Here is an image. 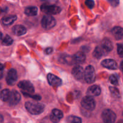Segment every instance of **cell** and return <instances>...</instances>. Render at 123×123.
<instances>
[{"label": "cell", "instance_id": "cell-29", "mask_svg": "<svg viewBox=\"0 0 123 123\" xmlns=\"http://www.w3.org/2000/svg\"><path fill=\"white\" fill-rule=\"evenodd\" d=\"M108 1L113 7H117V6H118L119 3H120L119 0H108Z\"/></svg>", "mask_w": 123, "mask_h": 123}, {"label": "cell", "instance_id": "cell-24", "mask_svg": "<svg viewBox=\"0 0 123 123\" xmlns=\"http://www.w3.org/2000/svg\"><path fill=\"white\" fill-rule=\"evenodd\" d=\"M109 89H110L112 95L114 96V97H120V92H119L117 88L115 87H112V86H110L109 87Z\"/></svg>", "mask_w": 123, "mask_h": 123}, {"label": "cell", "instance_id": "cell-22", "mask_svg": "<svg viewBox=\"0 0 123 123\" xmlns=\"http://www.w3.org/2000/svg\"><path fill=\"white\" fill-rule=\"evenodd\" d=\"M13 40L9 36H6L2 41V44L4 46H10L13 43Z\"/></svg>", "mask_w": 123, "mask_h": 123}, {"label": "cell", "instance_id": "cell-3", "mask_svg": "<svg viewBox=\"0 0 123 123\" xmlns=\"http://www.w3.org/2000/svg\"><path fill=\"white\" fill-rule=\"evenodd\" d=\"M81 105L86 110L92 111L96 108V101L91 96H86L82 100Z\"/></svg>", "mask_w": 123, "mask_h": 123}, {"label": "cell", "instance_id": "cell-15", "mask_svg": "<svg viewBox=\"0 0 123 123\" xmlns=\"http://www.w3.org/2000/svg\"><path fill=\"white\" fill-rule=\"evenodd\" d=\"M14 35L17 36H23L26 32V29L25 26L21 25H17L13 26L12 29Z\"/></svg>", "mask_w": 123, "mask_h": 123}, {"label": "cell", "instance_id": "cell-33", "mask_svg": "<svg viewBox=\"0 0 123 123\" xmlns=\"http://www.w3.org/2000/svg\"><path fill=\"white\" fill-rule=\"evenodd\" d=\"M4 121V118L2 115L0 114V123H2Z\"/></svg>", "mask_w": 123, "mask_h": 123}, {"label": "cell", "instance_id": "cell-37", "mask_svg": "<svg viewBox=\"0 0 123 123\" xmlns=\"http://www.w3.org/2000/svg\"><path fill=\"white\" fill-rule=\"evenodd\" d=\"M0 87H1V84H0Z\"/></svg>", "mask_w": 123, "mask_h": 123}, {"label": "cell", "instance_id": "cell-36", "mask_svg": "<svg viewBox=\"0 0 123 123\" xmlns=\"http://www.w3.org/2000/svg\"><path fill=\"white\" fill-rule=\"evenodd\" d=\"M42 1H51V0H42Z\"/></svg>", "mask_w": 123, "mask_h": 123}, {"label": "cell", "instance_id": "cell-25", "mask_svg": "<svg viewBox=\"0 0 123 123\" xmlns=\"http://www.w3.org/2000/svg\"><path fill=\"white\" fill-rule=\"evenodd\" d=\"M109 81L112 85H117L118 84V80L117 78L115 75H111L109 78Z\"/></svg>", "mask_w": 123, "mask_h": 123}, {"label": "cell", "instance_id": "cell-17", "mask_svg": "<svg viewBox=\"0 0 123 123\" xmlns=\"http://www.w3.org/2000/svg\"><path fill=\"white\" fill-rule=\"evenodd\" d=\"M113 36L115 37L116 40H120L123 38V28L120 26H115L112 30Z\"/></svg>", "mask_w": 123, "mask_h": 123}, {"label": "cell", "instance_id": "cell-6", "mask_svg": "<svg viewBox=\"0 0 123 123\" xmlns=\"http://www.w3.org/2000/svg\"><path fill=\"white\" fill-rule=\"evenodd\" d=\"M102 118L104 123H114L116 120V114L111 109H105L103 111Z\"/></svg>", "mask_w": 123, "mask_h": 123}, {"label": "cell", "instance_id": "cell-30", "mask_svg": "<svg viewBox=\"0 0 123 123\" xmlns=\"http://www.w3.org/2000/svg\"><path fill=\"white\" fill-rule=\"evenodd\" d=\"M23 94H24V96L32 97V98H33L34 99L37 100H40L41 99V97L40 96H38V95H36V96H31V95H30V94H26V93H23Z\"/></svg>", "mask_w": 123, "mask_h": 123}, {"label": "cell", "instance_id": "cell-20", "mask_svg": "<svg viewBox=\"0 0 123 123\" xmlns=\"http://www.w3.org/2000/svg\"><path fill=\"white\" fill-rule=\"evenodd\" d=\"M11 91L8 89H4L2 90L0 93V98L1 100L3 102H7L9 100L10 97Z\"/></svg>", "mask_w": 123, "mask_h": 123}, {"label": "cell", "instance_id": "cell-23", "mask_svg": "<svg viewBox=\"0 0 123 123\" xmlns=\"http://www.w3.org/2000/svg\"><path fill=\"white\" fill-rule=\"evenodd\" d=\"M52 114L56 117H57L58 118L60 119V120L63 117V113H62V112L57 109H53L52 111Z\"/></svg>", "mask_w": 123, "mask_h": 123}, {"label": "cell", "instance_id": "cell-14", "mask_svg": "<svg viewBox=\"0 0 123 123\" xmlns=\"http://www.w3.org/2000/svg\"><path fill=\"white\" fill-rule=\"evenodd\" d=\"M72 60H73V61H74L76 63L81 64L84 62V61H85L86 56L82 52H78L73 55L72 57Z\"/></svg>", "mask_w": 123, "mask_h": 123}, {"label": "cell", "instance_id": "cell-31", "mask_svg": "<svg viewBox=\"0 0 123 123\" xmlns=\"http://www.w3.org/2000/svg\"><path fill=\"white\" fill-rule=\"evenodd\" d=\"M40 123H54L50 121V120L49 119V118H44L42 121H41Z\"/></svg>", "mask_w": 123, "mask_h": 123}, {"label": "cell", "instance_id": "cell-1", "mask_svg": "<svg viewBox=\"0 0 123 123\" xmlns=\"http://www.w3.org/2000/svg\"><path fill=\"white\" fill-rule=\"evenodd\" d=\"M25 106L26 110L32 115H39L44 109V105L42 103L28 102L25 103Z\"/></svg>", "mask_w": 123, "mask_h": 123}, {"label": "cell", "instance_id": "cell-28", "mask_svg": "<svg viewBox=\"0 0 123 123\" xmlns=\"http://www.w3.org/2000/svg\"><path fill=\"white\" fill-rule=\"evenodd\" d=\"M85 4L88 8H92L94 6V1L93 0H86L85 1Z\"/></svg>", "mask_w": 123, "mask_h": 123}, {"label": "cell", "instance_id": "cell-12", "mask_svg": "<svg viewBox=\"0 0 123 123\" xmlns=\"http://www.w3.org/2000/svg\"><path fill=\"white\" fill-rule=\"evenodd\" d=\"M48 82L52 86H60L62 84V80L60 78L53 74H48Z\"/></svg>", "mask_w": 123, "mask_h": 123}, {"label": "cell", "instance_id": "cell-16", "mask_svg": "<svg viewBox=\"0 0 123 123\" xmlns=\"http://www.w3.org/2000/svg\"><path fill=\"white\" fill-rule=\"evenodd\" d=\"M102 48L106 52H109L111 51L113 49V45L110 40L108 38L103 39L102 43Z\"/></svg>", "mask_w": 123, "mask_h": 123}, {"label": "cell", "instance_id": "cell-2", "mask_svg": "<svg viewBox=\"0 0 123 123\" xmlns=\"http://www.w3.org/2000/svg\"><path fill=\"white\" fill-rule=\"evenodd\" d=\"M84 78L88 84H92L96 80L95 70L92 66H88L84 70Z\"/></svg>", "mask_w": 123, "mask_h": 123}, {"label": "cell", "instance_id": "cell-11", "mask_svg": "<svg viewBox=\"0 0 123 123\" xmlns=\"http://www.w3.org/2000/svg\"><path fill=\"white\" fill-rule=\"evenodd\" d=\"M72 73L75 79L77 80H81L84 77V70L81 66H76L73 67Z\"/></svg>", "mask_w": 123, "mask_h": 123}, {"label": "cell", "instance_id": "cell-19", "mask_svg": "<svg viewBox=\"0 0 123 123\" xmlns=\"http://www.w3.org/2000/svg\"><path fill=\"white\" fill-rule=\"evenodd\" d=\"M37 12H38V8L35 6L28 7L25 10V14L29 16H34L37 15Z\"/></svg>", "mask_w": 123, "mask_h": 123}, {"label": "cell", "instance_id": "cell-13", "mask_svg": "<svg viewBox=\"0 0 123 123\" xmlns=\"http://www.w3.org/2000/svg\"><path fill=\"white\" fill-rule=\"evenodd\" d=\"M101 89L98 85H92L90 86L87 90V94L89 96L94 97V96H98L100 94Z\"/></svg>", "mask_w": 123, "mask_h": 123}, {"label": "cell", "instance_id": "cell-7", "mask_svg": "<svg viewBox=\"0 0 123 123\" xmlns=\"http://www.w3.org/2000/svg\"><path fill=\"white\" fill-rule=\"evenodd\" d=\"M18 87L21 89L23 93L32 94L34 92L33 85L28 80H22L18 83Z\"/></svg>", "mask_w": 123, "mask_h": 123}, {"label": "cell", "instance_id": "cell-5", "mask_svg": "<svg viewBox=\"0 0 123 123\" xmlns=\"http://www.w3.org/2000/svg\"><path fill=\"white\" fill-rule=\"evenodd\" d=\"M41 10L46 14H56L61 12V9L60 7L55 5L43 4L41 6Z\"/></svg>", "mask_w": 123, "mask_h": 123}, {"label": "cell", "instance_id": "cell-26", "mask_svg": "<svg viewBox=\"0 0 123 123\" xmlns=\"http://www.w3.org/2000/svg\"><path fill=\"white\" fill-rule=\"evenodd\" d=\"M70 123H82V119L78 117H70Z\"/></svg>", "mask_w": 123, "mask_h": 123}, {"label": "cell", "instance_id": "cell-4", "mask_svg": "<svg viewBox=\"0 0 123 123\" xmlns=\"http://www.w3.org/2000/svg\"><path fill=\"white\" fill-rule=\"evenodd\" d=\"M41 25L44 29L49 30L56 25V20L54 17L47 14V15L44 16L42 18Z\"/></svg>", "mask_w": 123, "mask_h": 123}, {"label": "cell", "instance_id": "cell-34", "mask_svg": "<svg viewBox=\"0 0 123 123\" xmlns=\"http://www.w3.org/2000/svg\"><path fill=\"white\" fill-rule=\"evenodd\" d=\"M3 69H4V65L2 64V63L0 62V71L2 70Z\"/></svg>", "mask_w": 123, "mask_h": 123}, {"label": "cell", "instance_id": "cell-32", "mask_svg": "<svg viewBox=\"0 0 123 123\" xmlns=\"http://www.w3.org/2000/svg\"><path fill=\"white\" fill-rule=\"evenodd\" d=\"M53 51V49L52 48H48L47 49H46L45 50V54H48V55H49V54H50Z\"/></svg>", "mask_w": 123, "mask_h": 123}, {"label": "cell", "instance_id": "cell-8", "mask_svg": "<svg viewBox=\"0 0 123 123\" xmlns=\"http://www.w3.org/2000/svg\"><path fill=\"white\" fill-rule=\"evenodd\" d=\"M18 80V74L15 69H10L7 73L6 77V82L9 85H13Z\"/></svg>", "mask_w": 123, "mask_h": 123}, {"label": "cell", "instance_id": "cell-9", "mask_svg": "<svg viewBox=\"0 0 123 123\" xmlns=\"http://www.w3.org/2000/svg\"><path fill=\"white\" fill-rule=\"evenodd\" d=\"M20 95L19 92L16 90H13L11 91L10 97L9 100L7 102H8L10 106H14L18 104L20 100Z\"/></svg>", "mask_w": 123, "mask_h": 123}, {"label": "cell", "instance_id": "cell-18", "mask_svg": "<svg viewBox=\"0 0 123 123\" xmlns=\"http://www.w3.org/2000/svg\"><path fill=\"white\" fill-rule=\"evenodd\" d=\"M17 19V16L16 15H8L4 16L2 19V23L3 25L8 26L10 25L16 21Z\"/></svg>", "mask_w": 123, "mask_h": 123}, {"label": "cell", "instance_id": "cell-27", "mask_svg": "<svg viewBox=\"0 0 123 123\" xmlns=\"http://www.w3.org/2000/svg\"><path fill=\"white\" fill-rule=\"evenodd\" d=\"M117 52L118 54L120 55V57L122 58L123 56V45L121 44H117Z\"/></svg>", "mask_w": 123, "mask_h": 123}, {"label": "cell", "instance_id": "cell-35", "mask_svg": "<svg viewBox=\"0 0 123 123\" xmlns=\"http://www.w3.org/2000/svg\"><path fill=\"white\" fill-rule=\"evenodd\" d=\"M2 33L0 32V40H1V38H2Z\"/></svg>", "mask_w": 123, "mask_h": 123}, {"label": "cell", "instance_id": "cell-10", "mask_svg": "<svg viewBox=\"0 0 123 123\" xmlns=\"http://www.w3.org/2000/svg\"><path fill=\"white\" fill-rule=\"evenodd\" d=\"M102 65L105 68L110 70H117L118 68V64L116 61L112 59H106L102 61Z\"/></svg>", "mask_w": 123, "mask_h": 123}, {"label": "cell", "instance_id": "cell-21", "mask_svg": "<svg viewBox=\"0 0 123 123\" xmlns=\"http://www.w3.org/2000/svg\"><path fill=\"white\" fill-rule=\"evenodd\" d=\"M105 52L103 50V49L102 48V47L97 46L95 48L94 50L93 53H92V55L94 58L97 59H99L103 56L105 54Z\"/></svg>", "mask_w": 123, "mask_h": 123}]
</instances>
